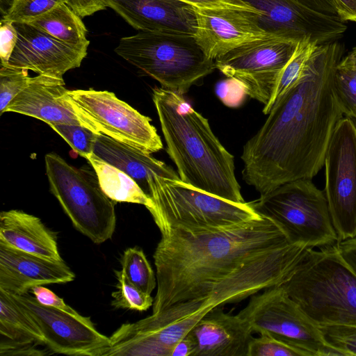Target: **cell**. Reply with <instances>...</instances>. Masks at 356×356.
Masks as SVG:
<instances>
[{"mask_svg":"<svg viewBox=\"0 0 356 356\" xmlns=\"http://www.w3.org/2000/svg\"><path fill=\"white\" fill-rule=\"evenodd\" d=\"M343 47L317 45L300 78L243 146L245 182L264 195L289 181L312 179L324 166L334 129L343 117L334 89Z\"/></svg>","mask_w":356,"mask_h":356,"instance_id":"cell-1","label":"cell"},{"mask_svg":"<svg viewBox=\"0 0 356 356\" xmlns=\"http://www.w3.org/2000/svg\"><path fill=\"white\" fill-rule=\"evenodd\" d=\"M159 230L161 237L153 256L157 290L152 313L206 297L230 275L291 243L276 223L263 216L219 229Z\"/></svg>","mask_w":356,"mask_h":356,"instance_id":"cell-2","label":"cell"},{"mask_svg":"<svg viewBox=\"0 0 356 356\" xmlns=\"http://www.w3.org/2000/svg\"><path fill=\"white\" fill-rule=\"evenodd\" d=\"M152 99L166 152L180 179L225 200L245 202L235 175L234 156L213 134L208 120L172 90L156 87Z\"/></svg>","mask_w":356,"mask_h":356,"instance_id":"cell-3","label":"cell"},{"mask_svg":"<svg viewBox=\"0 0 356 356\" xmlns=\"http://www.w3.org/2000/svg\"><path fill=\"white\" fill-rule=\"evenodd\" d=\"M318 249L281 286L315 325L356 326V274L337 245Z\"/></svg>","mask_w":356,"mask_h":356,"instance_id":"cell-4","label":"cell"},{"mask_svg":"<svg viewBox=\"0 0 356 356\" xmlns=\"http://www.w3.org/2000/svg\"><path fill=\"white\" fill-rule=\"evenodd\" d=\"M114 51L163 88L180 95L216 69L214 60L191 35L139 31L122 38Z\"/></svg>","mask_w":356,"mask_h":356,"instance_id":"cell-5","label":"cell"},{"mask_svg":"<svg viewBox=\"0 0 356 356\" xmlns=\"http://www.w3.org/2000/svg\"><path fill=\"white\" fill-rule=\"evenodd\" d=\"M149 211L159 229H219L260 217L251 202H232L193 187L180 179L153 175L149 179Z\"/></svg>","mask_w":356,"mask_h":356,"instance_id":"cell-6","label":"cell"},{"mask_svg":"<svg viewBox=\"0 0 356 356\" xmlns=\"http://www.w3.org/2000/svg\"><path fill=\"white\" fill-rule=\"evenodd\" d=\"M250 202L259 214L276 223L293 243L314 249L339 242L325 193L312 179L286 182Z\"/></svg>","mask_w":356,"mask_h":356,"instance_id":"cell-7","label":"cell"},{"mask_svg":"<svg viewBox=\"0 0 356 356\" xmlns=\"http://www.w3.org/2000/svg\"><path fill=\"white\" fill-rule=\"evenodd\" d=\"M44 162L50 191L75 229L96 244L111 239L116 225L114 201L95 172L76 168L55 153L47 154Z\"/></svg>","mask_w":356,"mask_h":356,"instance_id":"cell-8","label":"cell"},{"mask_svg":"<svg viewBox=\"0 0 356 356\" xmlns=\"http://www.w3.org/2000/svg\"><path fill=\"white\" fill-rule=\"evenodd\" d=\"M238 315L251 331L278 338L300 350L305 356H342L324 341L315 325L284 288H267L250 296Z\"/></svg>","mask_w":356,"mask_h":356,"instance_id":"cell-9","label":"cell"},{"mask_svg":"<svg viewBox=\"0 0 356 356\" xmlns=\"http://www.w3.org/2000/svg\"><path fill=\"white\" fill-rule=\"evenodd\" d=\"M298 43L278 37L252 41L215 59V67L238 81L247 95L263 104V113L268 114L282 72Z\"/></svg>","mask_w":356,"mask_h":356,"instance_id":"cell-10","label":"cell"},{"mask_svg":"<svg viewBox=\"0 0 356 356\" xmlns=\"http://www.w3.org/2000/svg\"><path fill=\"white\" fill-rule=\"evenodd\" d=\"M325 195L339 242L356 237V125L337 123L324 161Z\"/></svg>","mask_w":356,"mask_h":356,"instance_id":"cell-11","label":"cell"},{"mask_svg":"<svg viewBox=\"0 0 356 356\" xmlns=\"http://www.w3.org/2000/svg\"><path fill=\"white\" fill-rule=\"evenodd\" d=\"M68 95L101 134L150 154L163 148L151 119L119 99L113 92L73 90H68Z\"/></svg>","mask_w":356,"mask_h":356,"instance_id":"cell-12","label":"cell"},{"mask_svg":"<svg viewBox=\"0 0 356 356\" xmlns=\"http://www.w3.org/2000/svg\"><path fill=\"white\" fill-rule=\"evenodd\" d=\"M10 293L37 324L51 353L102 356L108 347L109 337L98 332L90 318L44 305L29 293Z\"/></svg>","mask_w":356,"mask_h":356,"instance_id":"cell-13","label":"cell"},{"mask_svg":"<svg viewBox=\"0 0 356 356\" xmlns=\"http://www.w3.org/2000/svg\"><path fill=\"white\" fill-rule=\"evenodd\" d=\"M259 11V27L273 36L317 45L336 41L347 26L294 0H241Z\"/></svg>","mask_w":356,"mask_h":356,"instance_id":"cell-14","label":"cell"},{"mask_svg":"<svg viewBox=\"0 0 356 356\" xmlns=\"http://www.w3.org/2000/svg\"><path fill=\"white\" fill-rule=\"evenodd\" d=\"M194 10L196 31L193 36L205 55L212 60L246 43L276 37L259 27L260 15L254 12L195 7Z\"/></svg>","mask_w":356,"mask_h":356,"instance_id":"cell-15","label":"cell"},{"mask_svg":"<svg viewBox=\"0 0 356 356\" xmlns=\"http://www.w3.org/2000/svg\"><path fill=\"white\" fill-rule=\"evenodd\" d=\"M63 79L43 74L32 76L26 88L5 109L40 120L48 125L68 124L102 134L90 118L68 95Z\"/></svg>","mask_w":356,"mask_h":356,"instance_id":"cell-16","label":"cell"},{"mask_svg":"<svg viewBox=\"0 0 356 356\" xmlns=\"http://www.w3.org/2000/svg\"><path fill=\"white\" fill-rule=\"evenodd\" d=\"M13 23L17 40L6 66L63 79L67 71L79 67L87 55L29 24Z\"/></svg>","mask_w":356,"mask_h":356,"instance_id":"cell-17","label":"cell"},{"mask_svg":"<svg viewBox=\"0 0 356 356\" xmlns=\"http://www.w3.org/2000/svg\"><path fill=\"white\" fill-rule=\"evenodd\" d=\"M131 26L139 31L194 35V7L179 0H106Z\"/></svg>","mask_w":356,"mask_h":356,"instance_id":"cell-18","label":"cell"},{"mask_svg":"<svg viewBox=\"0 0 356 356\" xmlns=\"http://www.w3.org/2000/svg\"><path fill=\"white\" fill-rule=\"evenodd\" d=\"M74 278L63 260H50L0 244V289L22 295L35 286L65 284Z\"/></svg>","mask_w":356,"mask_h":356,"instance_id":"cell-19","label":"cell"},{"mask_svg":"<svg viewBox=\"0 0 356 356\" xmlns=\"http://www.w3.org/2000/svg\"><path fill=\"white\" fill-rule=\"evenodd\" d=\"M196 344L195 356H247L252 332L237 314L219 306L207 314L188 333Z\"/></svg>","mask_w":356,"mask_h":356,"instance_id":"cell-20","label":"cell"},{"mask_svg":"<svg viewBox=\"0 0 356 356\" xmlns=\"http://www.w3.org/2000/svg\"><path fill=\"white\" fill-rule=\"evenodd\" d=\"M0 244L50 260H63L56 234L39 218L21 210L1 212Z\"/></svg>","mask_w":356,"mask_h":356,"instance_id":"cell-21","label":"cell"},{"mask_svg":"<svg viewBox=\"0 0 356 356\" xmlns=\"http://www.w3.org/2000/svg\"><path fill=\"white\" fill-rule=\"evenodd\" d=\"M93 153L133 178L148 195L150 177L158 175L170 179H180L172 167L155 159L150 153L104 134L97 136Z\"/></svg>","mask_w":356,"mask_h":356,"instance_id":"cell-22","label":"cell"},{"mask_svg":"<svg viewBox=\"0 0 356 356\" xmlns=\"http://www.w3.org/2000/svg\"><path fill=\"white\" fill-rule=\"evenodd\" d=\"M0 334L1 355H30L37 346L44 345L43 335L35 321L10 293L2 289H0Z\"/></svg>","mask_w":356,"mask_h":356,"instance_id":"cell-23","label":"cell"},{"mask_svg":"<svg viewBox=\"0 0 356 356\" xmlns=\"http://www.w3.org/2000/svg\"><path fill=\"white\" fill-rule=\"evenodd\" d=\"M22 23L29 24L69 46L87 52L90 44L86 38L87 29L81 17L65 2Z\"/></svg>","mask_w":356,"mask_h":356,"instance_id":"cell-24","label":"cell"},{"mask_svg":"<svg viewBox=\"0 0 356 356\" xmlns=\"http://www.w3.org/2000/svg\"><path fill=\"white\" fill-rule=\"evenodd\" d=\"M86 159L92 165L104 193L114 202L144 205L149 211L153 207L150 197L136 181L123 171L105 162L94 153Z\"/></svg>","mask_w":356,"mask_h":356,"instance_id":"cell-25","label":"cell"},{"mask_svg":"<svg viewBox=\"0 0 356 356\" xmlns=\"http://www.w3.org/2000/svg\"><path fill=\"white\" fill-rule=\"evenodd\" d=\"M120 264L128 280L151 295L157 284L156 276L143 250L137 247L127 248L121 257Z\"/></svg>","mask_w":356,"mask_h":356,"instance_id":"cell-26","label":"cell"},{"mask_svg":"<svg viewBox=\"0 0 356 356\" xmlns=\"http://www.w3.org/2000/svg\"><path fill=\"white\" fill-rule=\"evenodd\" d=\"M334 89L343 115L356 120V69L348 55L337 65Z\"/></svg>","mask_w":356,"mask_h":356,"instance_id":"cell-27","label":"cell"},{"mask_svg":"<svg viewBox=\"0 0 356 356\" xmlns=\"http://www.w3.org/2000/svg\"><path fill=\"white\" fill-rule=\"evenodd\" d=\"M118 283V290L111 294V305L117 309H129L136 311H146L153 305L154 299L132 284L121 270L115 271Z\"/></svg>","mask_w":356,"mask_h":356,"instance_id":"cell-28","label":"cell"},{"mask_svg":"<svg viewBox=\"0 0 356 356\" xmlns=\"http://www.w3.org/2000/svg\"><path fill=\"white\" fill-rule=\"evenodd\" d=\"M316 46V44L309 42L298 44L293 56L282 72L273 99L272 107L276 100L300 78Z\"/></svg>","mask_w":356,"mask_h":356,"instance_id":"cell-29","label":"cell"},{"mask_svg":"<svg viewBox=\"0 0 356 356\" xmlns=\"http://www.w3.org/2000/svg\"><path fill=\"white\" fill-rule=\"evenodd\" d=\"M71 147L72 150L84 159L93 153L97 134L84 127L68 124L49 125Z\"/></svg>","mask_w":356,"mask_h":356,"instance_id":"cell-30","label":"cell"},{"mask_svg":"<svg viewBox=\"0 0 356 356\" xmlns=\"http://www.w3.org/2000/svg\"><path fill=\"white\" fill-rule=\"evenodd\" d=\"M29 70L1 65L0 114L2 115L11 101L29 83Z\"/></svg>","mask_w":356,"mask_h":356,"instance_id":"cell-31","label":"cell"},{"mask_svg":"<svg viewBox=\"0 0 356 356\" xmlns=\"http://www.w3.org/2000/svg\"><path fill=\"white\" fill-rule=\"evenodd\" d=\"M327 345L342 356L356 355V326L339 325H317Z\"/></svg>","mask_w":356,"mask_h":356,"instance_id":"cell-32","label":"cell"},{"mask_svg":"<svg viewBox=\"0 0 356 356\" xmlns=\"http://www.w3.org/2000/svg\"><path fill=\"white\" fill-rule=\"evenodd\" d=\"M249 343L247 356H305L298 348L267 334H261Z\"/></svg>","mask_w":356,"mask_h":356,"instance_id":"cell-33","label":"cell"},{"mask_svg":"<svg viewBox=\"0 0 356 356\" xmlns=\"http://www.w3.org/2000/svg\"><path fill=\"white\" fill-rule=\"evenodd\" d=\"M63 2L65 0H14L1 19L11 22H23Z\"/></svg>","mask_w":356,"mask_h":356,"instance_id":"cell-34","label":"cell"},{"mask_svg":"<svg viewBox=\"0 0 356 356\" xmlns=\"http://www.w3.org/2000/svg\"><path fill=\"white\" fill-rule=\"evenodd\" d=\"M0 24L1 65L6 66L15 47L17 33L13 22L1 19Z\"/></svg>","mask_w":356,"mask_h":356,"instance_id":"cell-35","label":"cell"},{"mask_svg":"<svg viewBox=\"0 0 356 356\" xmlns=\"http://www.w3.org/2000/svg\"><path fill=\"white\" fill-rule=\"evenodd\" d=\"M217 94L225 104L236 106L243 102L247 95L242 85L237 81L230 79L229 81L221 83L217 88Z\"/></svg>","mask_w":356,"mask_h":356,"instance_id":"cell-36","label":"cell"},{"mask_svg":"<svg viewBox=\"0 0 356 356\" xmlns=\"http://www.w3.org/2000/svg\"><path fill=\"white\" fill-rule=\"evenodd\" d=\"M199 8H232L261 13L241 0H179ZM259 16V17H260Z\"/></svg>","mask_w":356,"mask_h":356,"instance_id":"cell-37","label":"cell"},{"mask_svg":"<svg viewBox=\"0 0 356 356\" xmlns=\"http://www.w3.org/2000/svg\"><path fill=\"white\" fill-rule=\"evenodd\" d=\"M30 292L33 294L36 300L41 304L63 310L72 314L78 313L70 306L67 305L63 298L58 297L50 289L42 285L33 286Z\"/></svg>","mask_w":356,"mask_h":356,"instance_id":"cell-38","label":"cell"},{"mask_svg":"<svg viewBox=\"0 0 356 356\" xmlns=\"http://www.w3.org/2000/svg\"><path fill=\"white\" fill-rule=\"evenodd\" d=\"M65 3L81 18L108 8L106 0H65Z\"/></svg>","mask_w":356,"mask_h":356,"instance_id":"cell-39","label":"cell"},{"mask_svg":"<svg viewBox=\"0 0 356 356\" xmlns=\"http://www.w3.org/2000/svg\"><path fill=\"white\" fill-rule=\"evenodd\" d=\"M305 6L328 17L340 19L333 0H294Z\"/></svg>","mask_w":356,"mask_h":356,"instance_id":"cell-40","label":"cell"},{"mask_svg":"<svg viewBox=\"0 0 356 356\" xmlns=\"http://www.w3.org/2000/svg\"><path fill=\"white\" fill-rule=\"evenodd\" d=\"M337 246L343 260L356 274V237L339 241Z\"/></svg>","mask_w":356,"mask_h":356,"instance_id":"cell-41","label":"cell"},{"mask_svg":"<svg viewBox=\"0 0 356 356\" xmlns=\"http://www.w3.org/2000/svg\"><path fill=\"white\" fill-rule=\"evenodd\" d=\"M333 2L343 22H356V0H333Z\"/></svg>","mask_w":356,"mask_h":356,"instance_id":"cell-42","label":"cell"},{"mask_svg":"<svg viewBox=\"0 0 356 356\" xmlns=\"http://www.w3.org/2000/svg\"><path fill=\"white\" fill-rule=\"evenodd\" d=\"M196 344L193 337L187 334L173 348L172 356H195Z\"/></svg>","mask_w":356,"mask_h":356,"instance_id":"cell-43","label":"cell"},{"mask_svg":"<svg viewBox=\"0 0 356 356\" xmlns=\"http://www.w3.org/2000/svg\"><path fill=\"white\" fill-rule=\"evenodd\" d=\"M14 0H0V11L1 17L6 13L10 7Z\"/></svg>","mask_w":356,"mask_h":356,"instance_id":"cell-44","label":"cell"},{"mask_svg":"<svg viewBox=\"0 0 356 356\" xmlns=\"http://www.w3.org/2000/svg\"><path fill=\"white\" fill-rule=\"evenodd\" d=\"M348 56H349L353 66L356 69V47H355L353 51L349 54H348Z\"/></svg>","mask_w":356,"mask_h":356,"instance_id":"cell-45","label":"cell"}]
</instances>
